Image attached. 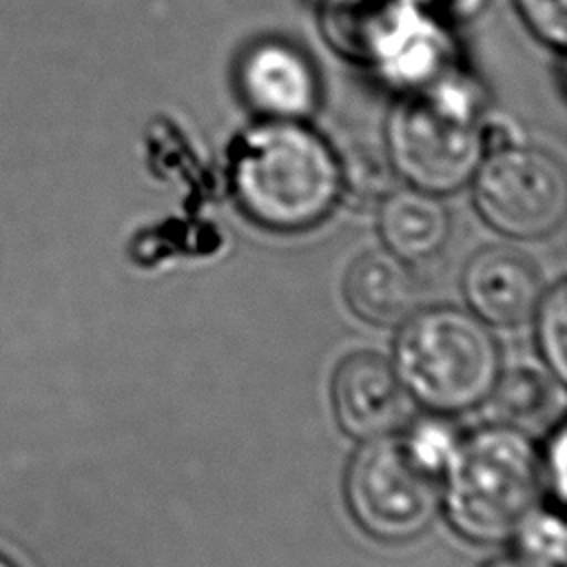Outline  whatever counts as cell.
<instances>
[{
    "instance_id": "3",
    "label": "cell",
    "mask_w": 567,
    "mask_h": 567,
    "mask_svg": "<svg viewBox=\"0 0 567 567\" xmlns=\"http://www.w3.org/2000/svg\"><path fill=\"white\" fill-rule=\"evenodd\" d=\"M487 153L485 122L470 86L443 73L405 89L385 122V155L410 186L445 195L472 182Z\"/></svg>"
},
{
    "instance_id": "15",
    "label": "cell",
    "mask_w": 567,
    "mask_h": 567,
    "mask_svg": "<svg viewBox=\"0 0 567 567\" xmlns=\"http://www.w3.org/2000/svg\"><path fill=\"white\" fill-rule=\"evenodd\" d=\"M520 547V556L560 567L565 563V525L556 514L534 512L514 536Z\"/></svg>"
},
{
    "instance_id": "5",
    "label": "cell",
    "mask_w": 567,
    "mask_h": 567,
    "mask_svg": "<svg viewBox=\"0 0 567 567\" xmlns=\"http://www.w3.org/2000/svg\"><path fill=\"white\" fill-rule=\"evenodd\" d=\"M439 474L414 458L405 441H365L346 474L354 520L374 538L403 543L421 536L439 514Z\"/></svg>"
},
{
    "instance_id": "7",
    "label": "cell",
    "mask_w": 567,
    "mask_h": 567,
    "mask_svg": "<svg viewBox=\"0 0 567 567\" xmlns=\"http://www.w3.org/2000/svg\"><path fill=\"white\" fill-rule=\"evenodd\" d=\"M319 27L339 55L394 78L408 71L441 31L410 0H319Z\"/></svg>"
},
{
    "instance_id": "16",
    "label": "cell",
    "mask_w": 567,
    "mask_h": 567,
    "mask_svg": "<svg viewBox=\"0 0 567 567\" xmlns=\"http://www.w3.org/2000/svg\"><path fill=\"white\" fill-rule=\"evenodd\" d=\"M341 188L361 197L377 199L385 197L392 188V164L388 155H339Z\"/></svg>"
},
{
    "instance_id": "21",
    "label": "cell",
    "mask_w": 567,
    "mask_h": 567,
    "mask_svg": "<svg viewBox=\"0 0 567 567\" xmlns=\"http://www.w3.org/2000/svg\"><path fill=\"white\" fill-rule=\"evenodd\" d=\"M487 567H549V565H543V563H536V560H529L525 556H512V558H501V560H494L492 565Z\"/></svg>"
},
{
    "instance_id": "18",
    "label": "cell",
    "mask_w": 567,
    "mask_h": 567,
    "mask_svg": "<svg viewBox=\"0 0 567 567\" xmlns=\"http://www.w3.org/2000/svg\"><path fill=\"white\" fill-rule=\"evenodd\" d=\"M529 31L547 47L563 51L567 44V0H514Z\"/></svg>"
},
{
    "instance_id": "12",
    "label": "cell",
    "mask_w": 567,
    "mask_h": 567,
    "mask_svg": "<svg viewBox=\"0 0 567 567\" xmlns=\"http://www.w3.org/2000/svg\"><path fill=\"white\" fill-rule=\"evenodd\" d=\"M450 213L439 195L408 186L390 190L379 208V230L388 250L405 261H425L450 237Z\"/></svg>"
},
{
    "instance_id": "4",
    "label": "cell",
    "mask_w": 567,
    "mask_h": 567,
    "mask_svg": "<svg viewBox=\"0 0 567 567\" xmlns=\"http://www.w3.org/2000/svg\"><path fill=\"white\" fill-rule=\"evenodd\" d=\"M394 370L414 401L456 414L485 403L501 377V350L481 317L439 306L403 321Z\"/></svg>"
},
{
    "instance_id": "9",
    "label": "cell",
    "mask_w": 567,
    "mask_h": 567,
    "mask_svg": "<svg viewBox=\"0 0 567 567\" xmlns=\"http://www.w3.org/2000/svg\"><path fill=\"white\" fill-rule=\"evenodd\" d=\"M237 84L261 120L306 122L319 104V75L312 60L284 40L252 44L239 62Z\"/></svg>"
},
{
    "instance_id": "11",
    "label": "cell",
    "mask_w": 567,
    "mask_h": 567,
    "mask_svg": "<svg viewBox=\"0 0 567 567\" xmlns=\"http://www.w3.org/2000/svg\"><path fill=\"white\" fill-rule=\"evenodd\" d=\"M343 290L352 312L374 326H401L419 310L423 297L410 261L390 250L361 255L350 266Z\"/></svg>"
},
{
    "instance_id": "13",
    "label": "cell",
    "mask_w": 567,
    "mask_h": 567,
    "mask_svg": "<svg viewBox=\"0 0 567 567\" xmlns=\"http://www.w3.org/2000/svg\"><path fill=\"white\" fill-rule=\"evenodd\" d=\"M485 401H489L496 423L529 434L547 427L563 412V381H554V374L534 368H514L498 377Z\"/></svg>"
},
{
    "instance_id": "22",
    "label": "cell",
    "mask_w": 567,
    "mask_h": 567,
    "mask_svg": "<svg viewBox=\"0 0 567 567\" xmlns=\"http://www.w3.org/2000/svg\"><path fill=\"white\" fill-rule=\"evenodd\" d=\"M0 567H13V565H11V563H9V560H4V558H2V556H0Z\"/></svg>"
},
{
    "instance_id": "19",
    "label": "cell",
    "mask_w": 567,
    "mask_h": 567,
    "mask_svg": "<svg viewBox=\"0 0 567 567\" xmlns=\"http://www.w3.org/2000/svg\"><path fill=\"white\" fill-rule=\"evenodd\" d=\"M410 2L423 18H427L439 27L470 22L487 4V0H410Z\"/></svg>"
},
{
    "instance_id": "20",
    "label": "cell",
    "mask_w": 567,
    "mask_h": 567,
    "mask_svg": "<svg viewBox=\"0 0 567 567\" xmlns=\"http://www.w3.org/2000/svg\"><path fill=\"white\" fill-rule=\"evenodd\" d=\"M549 461L543 463V474L549 478V487L558 498L565 496V432L558 430L549 443Z\"/></svg>"
},
{
    "instance_id": "17",
    "label": "cell",
    "mask_w": 567,
    "mask_h": 567,
    "mask_svg": "<svg viewBox=\"0 0 567 567\" xmlns=\"http://www.w3.org/2000/svg\"><path fill=\"white\" fill-rule=\"evenodd\" d=\"M405 443L419 463L439 474L454 454L458 439L447 423L439 419H427L412 427Z\"/></svg>"
},
{
    "instance_id": "6",
    "label": "cell",
    "mask_w": 567,
    "mask_h": 567,
    "mask_svg": "<svg viewBox=\"0 0 567 567\" xmlns=\"http://www.w3.org/2000/svg\"><path fill=\"white\" fill-rule=\"evenodd\" d=\"M481 217L501 235L540 239L567 215V171L551 153L505 142L485 153L474 173Z\"/></svg>"
},
{
    "instance_id": "2",
    "label": "cell",
    "mask_w": 567,
    "mask_h": 567,
    "mask_svg": "<svg viewBox=\"0 0 567 567\" xmlns=\"http://www.w3.org/2000/svg\"><path fill=\"white\" fill-rule=\"evenodd\" d=\"M443 472L447 520L461 536L485 545L516 536L536 512L545 481L532 436L503 423L458 441Z\"/></svg>"
},
{
    "instance_id": "1",
    "label": "cell",
    "mask_w": 567,
    "mask_h": 567,
    "mask_svg": "<svg viewBox=\"0 0 567 567\" xmlns=\"http://www.w3.org/2000/svg\"><path fill=\"white\" fill-rule=\"evenodd\" d=\"M230 186L255 224L281 233L317 226L343 193L337 151L295 120H264L237 140Z\"/></svg>"
},
{
    "instance_id": "8",
    "label": "cell",
    "mask_w": 567,
    "mask_h": 567,
    "mask_svg": "<svg viewBox=\"0 0 567 567\" xmlns=\"http://www.w3.org/2000/svg\"><path fill=\"white\" fill-rule=\"evenodd\" d=\"M334 416L361 441L394 436L410 425L414 399L392 363L372 352L348 357L332 379Z\"/></svg>"
},
{
    "instance_id": "14",
    "label": "cell",
    "mask_w": 567,
    "mask_h": 567,
    "mask_svg": "<svg viewBox=\"0 0 567 567\" xmlns=\"http://www.w3.org/2000/svg\"><path fill=\"white\" fill-rule=\"evenodd\" d=\"M538 346L549 365V372L565 381L567 374V288L556 284L543 295L538 308Z\"/></svg>"
},
{
    "instance_id": "10",
    "label": "cell",
    "mask_w": 567,
    "mask_h": 567,
    "mask_svg": "<svg viewBox=\"0 0 567 567\" xmlns=\"http://www.w3.org/2000/svg\"><path fill=\"white\" fill-rule=\"evenodd\" d=\"M463 292L472 312L485 323L518 326L536 315L543 299V277L525 252L489 246L467 261Z\"/></svg>"
}]
</instances>
